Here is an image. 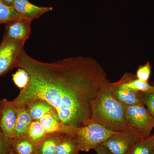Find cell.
<instances>
[{
    "label": "cell",
    "mask_w": 154,
    "mask_h": 154,
    "mask_svg": "<svg viewBox=\"0 0 154 154\" xmlns=\"http://www.w3.org/2000/svg\"><path fill=\"white\" fill-rule=\"evenodd\" d=\"M125 117L133 130L142 137L149 136L154 128V118L149 113L144 105H125Z\"/></svg>",
    "instance_id": "277c9868"
},
{
    "label": "cell",
    "mask_w": 154,
    "mask_h": 154,
    "mask_svg": "<svg viewBox=\"0 0 154 154\" xmlns=\"http://www.w3.org/2000/svg\"><path fill=\"white\" fill-rule=\"evenodd\" d=\"M123 84L125 86L137 92L142 93L154 92L153 86L150 85L148 82H143L138 79L127 82L123 81Z\"/></svg>",
    "instance_id": "ffe728a7"
},
{
    "label": "cell",
    "mask_w": 154,
    "mask_h": 154,
    "mask_svg": "<svg viewBox=\"0 0 154 154\" xmlns=\"http://www.w3.org/2000/svg\"><path fill=\"white\" fill-rule=\"evenodd\" d=\"M12 6L20 18L32 21L53 9L52 7H38L28 0H15Z\"/></svg>",
    "instance_id": "9c48e42d"
},
{
    "label": "cell",
    "mask_w": 154,
    "mask_h": 154,
    "mask_svg": "<svg viewBox=\"0 0 154 154\" xmlns=\"http://www.w3.org/2000/svg\"><path fill=\"white\" fill-rule=\"evenodd\" d=\"M140 98L147 110L154 118V92L142 93L139 92Z\"/></svg>",
    "instance_id": "7402d4cb"
},
{
    "label": "cell",
    "mask_w": 154,
    "mask_h": 154,
    "mask_svg": "<svg viewBox=\"0 0 154 154\" xmlns=\"http://www.w3.org/2000/svg\"><path fill=\"white\" fill-rule=\"evenodd\" d=\"M151 72L150 64L147 62L144 65L141 66L137 72V77L138 79L147 82Z\"/></svg>",
    "instance_id": "603a6c76"
},
{
    "label": "cell",
    "mask_w": 154,
    "mask_h": 154,
    "mask_svg": "<svg viewBox=\"0 0 154 154\" xmlns=\"http://www.w3.org/2000/svg\"><path fill=\"white\" fill-rule=\"evenodd\" d=\"M9 154H15L14 153V152L12 151V149H11V151L10 152H9Z\"/></svg>",
    "instance_id": "4316f807"
},
{
    "label": "cell",
    "mask_w": 154,
    "mask_h": 154,
    "mask_svg": "<svg viewBox=\"0 0 154 154\" xmlns=\"http://www.w3.org/2000/svg\"><path fill=\"white\" fill-rule=\"evenodd\" d=\"M11 147L15 154H36L37 148L28 137L14 139Z\"/></svg>",
    "instance_id": "9a60e30c"
},
{
    "label": "cell",
    "mask_w": 154,
    "mask_h": 154,
    "mask_svg": "<svg viewBox=\"0 0 154 154\" xmlns=\"http://www.w3.org/2000/svg\"><path fill=\"white\" fill-rule=\"evenodd\" d=\"M95 150L97 154H113L106 147L102 145L96 148Z\"/></svg>",
    "instance_id": "d4e9b609"
},
{
    "label": "cell",
    "mask_w": 154,
    "mask_h": 154,
    "mask_svg": "<svg viewBox=\"0 0 154 154\" xmlns=\"http://www.w3.org/2000/svg\"><path fill=\"white\" fill-rule=\"evenodd\" d=\"M24 45L3 37L0 44V76L16 68L18 57Z\"/></svg>",
    "instance_id": "5b68a950"
},
{
    "label": "cell",
    "mask_w": 154,
    "mask_h": 154,
    "mask_svg": "<svg viewBox=\"0 0 154 154\" xmlns=\"http://www.w3.org/2000/svg\"><path fill=\"white\" fill-rule=\"evenodd\" d=\"M32 21L20 18L6 24L3 37L25 44L31 34Z\"/></svg>",
    "instance_id": "ba28073f"
},
{
    "label": "cell",
    "mask_w": 154,
    "mask_h": 154,
    "mask_svg": "<svg viewBox=\"0 0 154 154\" xmlns=\"http://www.w3.org/2000/svg\"><path fill=\"white\" fill-rule=\"evenodd\" d=\"M116 133L93 122L85 126L76 128L71 135L80 151L88 152L95 149Z\"/></svg>",
    "instance_id": "3957f363"
},
{
    "label": "cell",
    "mask_w": 154,
    "mask_h": 154,
    "mask_svg": "<svg viewBox=\"0 0 154 154\" xmlns=\"http://www.w3.org/2000/svg\"><path fill=\"white\" fill-rule=\"evenodd\" d=\"M16 67L25 70L30 78L12 101L16 108L43 100L54 109L58 121L73 127L92 122L95 104L110 83L96 60L83 57L43 62L30 57L23 48Z\"/></svg>",
    "instance_id": "6da1fadb"
},
{
    "label": "cell",
    "mask_w": 154,
    "mask_h": 154,
    "mask_svg": "<svg viewBox=\"0 0 154 154\" xmlns=\"http://www.w3.org/2000/svg\"><path fill=\"white\" fill-rule=\"evenodd\" d=\"M29 80L30 78L28 73L22 69L19 68L17 71L13 75L14 83L21 90L26 87Z\"/></svg>",
    "instance_id": "44dd1931"
},
{
    "label": "cell",
    "mask_w": 154,
    "mask_h": 154,
    "mask_svg": "<svg viewBox=\"0 0 154 154\" xmlns=\"http://www.w3.org/2000/svg\"><path fill=\"white\" fill-rule=\"evenodd\" d=\"M154 149L153 137L149 136L137 141L127 154H151Z\"/></svg>",
    "instance_id": "ac0fdd59"
},
{
    "label": "cell",
    "mask_w": 154,
    "mask_h": 154,
    "mask_svg": "<svg viewBox=\"0 0 154 154\" xmlns=\"http://www.w3.org/2000/svg\"><path fill=\"white\" fill-rule=\"evenodd\" d=\"M12 142L5 138L0 128V154H9L12 149Z\"/></svg>",
    "instance_id": "cb8c5ba5"
},
{
    "label": "cell",
    "mask_w": 154,
    "mask_h": 154,
    "mask_svg": "<svg viewBox=\"0 0 154 154\" xmlns=\"http://www.w3.org/2000/svg\"><path fill=\"white\" fill-rule=\"evenodd\" d=\"M113 96L119 102L127 106H133L143 104L140 98L139 92L135 91L125 86L121 82L111 83Z\"/></svg>",
    "instance_id": "30bf717a"
},
{
    "label": "cell",
    "mask_w": 154,
    "mask_h": 154,
    "mask_svg": "<svg viewBox=\"0 0 154 154\" xmlns=\"http://www.w3.org/2000/svg\"><path fill=\"white\" fill-rule=\"evenodd\" d=\"M39 121L48 134L59 133L72 134L76 129V128L63 124L51 114L44 116Z\"/></svg>",
    "instance_id": "8fae6325"
},
{
    "label": "cell",
    "mask_w": 154,
    "mask_h": 154,
    "mask_svg": "<svg viewBox=\"0 0 154 154\" xmlns=\"http://www.w3.org/2000/svg\"><path fill=\"white\" fill-rule=\"evenodd\" d=\"M17 109V117L14 138L28 137V129L33 120L27 107Z\"/></svg>",
    "instance_id": "7c38bea8"
},
{
    "label": "cell",
    "mask_w": 154,
    "mask_h": 154,
    "mask_svg": "<svg viewBox=\"0 0 154 154\" xmlns=\"http://www.w3.org/2000/svg\"><path fill=\"white\" fill-rule=\"evenodd\" d=\"M92 121L114 132H128L137 134L127 120L125 105L113 96L110 83L95 104Z\"/></svg>",
    "instance_id": "7a4b0ae2"
},
{
    "label": "cell",
    "mask_w": 154,
    "mask_h": 154,
    "mask_svg": "<svg viewBox=\"0 0 154 154\" xmlns=\"http://www.w3.org/2000/svg\"><path fill=\"white\" fill-rule=\"evenodd\" d=\"M48 134L39 121H33L28 129V138L37 146L46 137Z\"/></svg>",
    "instance_id": "2e32d148"
},
{
    "label": "cell",
    "mask_w": 154,
    "mask_h": 154,
    "mask_svg": "<svg viewBox=\"0 0 154 154\" xmlns=\"http://www.w3.org/2000/svg\"><path fill=\"white\" fill-rule=\"evenodd\" d=\"M151 154H154V149L153 150V151L152 152Z\"/></svg>",
    "instance_id": "83f0119b"
},
{
    "label": "cell",
    "mask_w": 154,
    "mask_h": 154,
    "mask_svg": "<svg viewBox=\"0 0 154 154\" xmlns=\"http://www.w3.org/2000/svg\"><path fill=\"white\" fill-rule=\"evenodd\" d=\"M153 137V138H154V136Z\"/></svg>",
    "instance_id": "f1b7e54d"
},
{
    "label": "cell",
    "mask_w": 154,
    "mask_h": 154,
    "mask_svg": "<svg viewBox=\"0 0 154 154\" xmlns=\"http://www.w3.org/2000/svg\"><path fill=\"white\" fill-rule=\"evenodd\" d=\"M143 138L133 133L117 132L104 142L102 145L113 154H127L136 142Z\"/></svg>",
    "instance_id": "52a82bcc"
},
{
    "label": "cell",
    "mask_w": 154,
    "mask_h": 154,
    "mask_svg": "<svg viewBox=\"0 0 154 154\" xmlns=\"http://www.w3.org/2000/svg\"><path fill=\"white\" fill-rule=\"evenodd\" d=\"M20 18L13 6L6 5L0 1V25L8 24Z\"/></svg>",
    "instance_id": "d6986e66"
},
{
    "label": "cell",
    "mask_w": 154,
    "mask_h": 154,
    "mask_svg": "<svg viewBox=\"0 0 154 154\" xmlns=\"http://www.w3.org/2000/svg\"><path fill=\"white\" fill-rule=\"evenodd\" d=\"M17 109L12 101H0V128L6 140L12 142L15 135Z\"/></svg>",
    "instance_id": "8992f818"
},
{
    "label": "cell",
    "mask_w": 154,
    "mask_h": 154,
    "mask_svg": "<svg viewBox=\"0 0 154 154\" xmlns=\"http://www.w3.org/2000/svg\"><path fill=\"white\" fill-rule=\"evenodd\" d=\"M64 134H49L44 140L37 146L36 154H54L58 143Z\"/></svg>",
    "instance_id": "5bb4252c"
},
{
    "label": "cell",
    "mask_w": 154,
    "mask_h": 154,
    "mask_svg": "<svg viewBox=\"0 0 154 154\" xmlns=\"http://www.w3.org/2000/svg\"><path fill=\"white\" fill-rule=\"evenodd\" d=\"M79 151L71 135L65 134L58 143L54 154H78Z\"/></svg>",
    "instance_id": "e0dca14e"
},
{
    "label": "cell",
    "mask_w": 154,
    "mask_h": 154,
    "mask_svg": "<svg viewBox=\"0 0 154 154\" xmlns=\"http://www.w3.org/2000/svg\"><path fill=\"white\" fill-rule=\"evenodd\" d=\"M4 4L9 6H13L15 0H0Z\"/></svg>",
    "instance_id": "484cf974"
},
{
    "label": "cell",
    "mask_w": 154,
    "mask_h": 154,
    "mask_svg": "<svg viewBox=\"0 0 154 154\" xmlns=\"http://www.w3.org/2000/svg\"><path fill=\"white\" fill-rule=\"evenodd\" d=\"M26 107L33 121H39L42 117L47 114H52L58 120L54 109L43 100H36L30 103Z\"/></svg>",
    "instance_id": "4fadbf2b"
}]
</instances>
